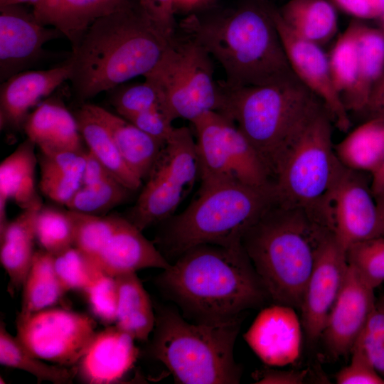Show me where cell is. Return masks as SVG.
Segmentation results:
<instances>
[{"label":"cell","instance_id":"23","mask_svg":"<svg viewBox=\"0 0 384 384\" xmlns=\"http://www.w3.org/2000/svg\"><path fill=\"white\" fill-rule=\"evenodd\" d=\"M132 3V0H42L32 11L40 23L58 29L73 48L95 21Z\"/></svg>","mask_w":384,"mask_h":384},{"label":"cell","instance_id":"14","mask_svg":"<svg viewBox=\"0 0 384 384\" xmlns=\"http://www.w3.org/2000/svg\"><path fill=\"white\" fill-rule=\"evenodd\" d=\"M267 8L292 71L321 100L336 127L341 132L348 131L351 120L341 94L334 86L328 56L320 45L295 34L282 21L278 10Z\"/></svg>","mask_w":384,"mask_h":384},{"label":"cell","instance_id":"51","mask_svg":"<svg viewBox=\"0 0 384 384\" xmlns=\"http://www.w3.org/2000/svg\"><path fill=\"white\" fill-rule=\"evenodd\" d=\"M210 0H174V8L177 12L190 13L203 6Z\"/></svg>","mask_w":384,"mask_h":384},{"label":"cell","instance_id":"25","mask_svg":"<svg viewBox=\"0 0 384 384\" xmlns=\"http://www.w3.org/2000/svg\"><path fill=\"white\" fill-rule=\"evenodd\" d=\"M87 153V148L84 151H39L41 193L53 202L66 206L82 186Z\"/></svg>","mask_w":384,"mask_h":384},{"label":"cell","instance_id":"39","mask_svg":"<svg viewBox=\"0 0 384 384\" xmlns=\"http://www.w3.org/2000/svg\"><path fill=\"white\" fill-rule=\"evenodd\" d=\"M70 211L74 225V246L98 262L113 232L115 215H95Z\"/></svg>","mask_w":384,"mask_h":384},{"label":"cell","instance_id":"41","mask_svg":"<svg viewBox=\"0 0 384 384\" xmlns=\"http://www.w3.org/2000/svg\"><path fill=\"white\" fill-rule=\"evenodd\" d=\"M117 87L112 90L114 92L110 102L118 114L124 119L151 109L163 110L159 90L146 79L142 83L121 85Z\"/></svg>","mask_w":384,"mask_h":384},{"label":"cell","instance_id":"32","mask_svg":"<svg viewBox=\"0 0 384 384\" xmlns=\"http://www.w3.org/2000/svg\"><path fill=\"white\" fill-rule=\"evenodd\" d=\"M346 167L371 174L384 159V119H369L350 132L334 149Z\"/></svg>","mask_w":384,"mask_h":384},{"label":"cell","instance_id":"18","mask_svg":"<svg viewBox=\"0 0 384 384\" xmlns=\"http://www.w3.org/2000/svg\"><path fill=\"white\" fill-rule=\"evenodd\" d=\"M302 329L294 307L274 303L260 311L243 338L265 364L281 367L299 358Z\"/></svg>","mask_w":384,"mask_h":384},{"label":"cell","instance_id":"13","mask_svg":"<svg viewBox=\"0 0 384 384\" xmlns=\"http://www.w3.org/2000/svg\"><path fill=\"white\" fill-rule=\"evenodd\" d=\"M367 174L344 166L330 194L333 234L346 251L355 243L384 235Z\"/></svg>","mask_w":384,"mask_h":384},{"label":"cell","instance_id":"36","mask_svg":"<svg viewBox=\"0 0 384 384\" xmlns=\"http://www.w3.org/2000/svg\"><path fill=\"white\" fill-rule=\"evenodd\" d=\"M53 264L67 292H84L105 274L96 260L75 246L53 255Z\"/></svg>","mask_w":384,"mask_h":384},{"label":"cell","instance_id":"6","mask_svg":"<svg viewBox=\"0 0 384 384\" xmlns=\"http://www.w3.org/2000/svg\"><path fill=\"white\" fill-rule=\"evenodd\" d=\"M276 201L274 183L256 187L236 181L201 182L186 209L166 220L156 239L159 250L169 260L200 245L240 244L246 231Z\"/></svg>","mask_w":384,"mask_h":384},{"label":"cell","instance_id":"27","mask_svg":"<svg viewBox=\"0 0 384 384\" xmlns=\"http://www.w3.org/2000/svg\"><path fill=\"white\" fill-rule=\"evenodd\" d=\"M39 209H27L9 221L0 234V261L9 277L10 290L23 286L36 250V220Z\"/></svg>","mask_w":384,"mask_h":384},{"label":"cell","instance_id":"2","mask_svg":"<svg viewBox=\"0 0 384 384\" xmlns=\"http://www.w3.org/2000/svg\"><path fill=\"white\" fill-rule=\"evenodd\" d=\"M174 38L167 37L133 2L95 21L68 58L73 90L80 101L145 76Z\"/></svg>","mask_w":384,"mask_h":384},{"label":"cell","instance_id":"37","mask_svg":"<svg viewBox=\"0 0 384 384\" xmlns=\"http://www.w3.org/2000/svg\"><path fill=\"white\" fill-rule=\"evenodd\" d=\"M131 191L116 178H111L94 185L81 186L65 207L79 213L104 215L124 203Z\"/></svg>","mask_w":384,"mask_h":384},{"label":"cell","instance_id":"30","mask_svg":"<svg viewBox=\"0 0 384 384\" xmlns=\"http://www.w3.org/2000/svg\"><path fill=\"white\" fill-rule=\"evenodd\" d=\"M116 278L118 304L115 325L134 340L147 341L155 325V310L136 272Z\"/></svg>","mask_w":384,"mask_h":384},{"label":"cell","instance_id":"28","mask_svg":"<svg viewBox=\"0 0 384 384\" xmlns=\"http://www.w3.org/2000/svg\"><path fill=\"white\" fill-rule=\"evenodd\" d=\"M358 75L353 87L341 97L347 111L361 112L384 70V33L356 22Z\"/></svg>","mask_w":384,"mask_h":384},{"label":"cell","instance_id":"29","mask_svg":"<svg viewBox=\"0 0 384 384\" xmlns=\"http://www.w3.org/2000/svg\"><path fill=\"white\" fill-rule=\"evenodd\" d=\"M82 139L88 149L122 185L137 191L142 180L127 166L111 134L94 115L87 103L73 112Z\"/></svg>","mask_w":384,"mask_h":384},{"label":"cell","instance_id":"44","mask_svg":"<svg viewBox=\"0 0 384 384\" xmlns=\"http://www.w3.org/2000/svg\"><path fill=\"white\" fill-rule=\"evenodd\" d=\"M126 119L164 144L169 139L175 129L172 126L173 120L159 108L139 112Z\"/></svg>","mask_w":384,"mask_h":384},{"label":"cell","instance_id":"10","mask_svg":"<svg viewBox=\"0 0 384 384\" xmlns=\"http://www.w3.org/2000/svg\"><path fill=\"white\" fill-rule=\"evenodd\" d=\"M200 176L196 142L186 127L175 128L136 203L125 217L140 230L171 218Z\"/></svg>","mask_w":384,"mask_h":384},{"label":"cell","instance_id":"40","mask_svg":"<svg viewBox=\"0 0 384 384\" xmlns=\"http://www.w3.org/2000/svg\"><path fill=\"white\" fill-rule=\"evenodd\" d=\"M346 254L348 263L371 287L384 283V235L355 243Z\"/></svg>","mask_w":384,"mask_h":384},{"label":"cell","instance_id":"5","mask_svg":"<svg viewBox=\"0 0 384 384\" xmlns=\"http://www.w3.org/2000/svg\"><path fill=\"white\" fill-rule=\"evenodd\" d=\"M219 87V112L231 119L250 142L272 181L292 144L326 109L298 78L265 85Z\"/></svg>","mask_w":384,"mask_h":384},{"label":"cell","instance_id":"47","mask_svg":"<svg viewBox=\"0 0 384 384\" xmlns=\"http://www.w3.org/2000/svg\"><path fill=\"white\" fill-rule=\"evenodd\" d=\"M345 12L359 18H374L384 14L383 0H332Z\"/></svg>","mask_w":384,"mask_h":384},{"label":"cell","instance_id":"43","mask_svg":"<svg viewBox=\"0 0 384 384\" xmlns=\"http://www.w3.org/2000/svg\"><path fill=\"white\" fill-rule=\"evenodd\" d=\"M351 354L350 363L336 375L338 384H384V378L375 370L359 338Z\"/></svg>","mask_w":384,"mask_h":384},{"label":"cell","instance_id":"8","mask_svg":"<svg viewBox=\"0 0 384 384\" xmlns=\"http://www.w3.org/2000/svg\"><path fill=\"white\" fill-rule=\"evenodd\" d=\"M332 122L326 109L320 112L288 150L273 181L278 203L304 210L331 231L329 197L344 166L333 148Z\"/></svg>","mask_w":384,"mask_h":384},{"label":"cell","instance_id":"46","mask_svg":"<svg viewBox=\"0 0 384 384\" xmlns=\"http://www.w3.org/2000/svg\"><path fill=\"white\" fill-rule=\"evenodd\" d=\"M256 383L261 384H302L306 383L308 370H282L264 368L254 373Z\"/></svg>","mask_w":384,"mask_h":384},{"label":"cell","instance_id":"33","mask_svg":"<svg viewBox=\"0 0 384 384\" xmlns=\"http://www.w3.org/2000/svg\"><path fill=\"white\" fill-rule=\"evenodd\" d=\"M22 287L21 309L17 319L53 307L67 292L55 272L53 255L42 249L36 250Z\"/></svg>","mask_w":384,"mask_h":384},{"label":"cell","instance_id":"21","mask_svg":"<svg viewBox=\"0 0 384 384\" xmlns=\"http://www.w3.org/2000/svg\"><path fill=\"white\" fill-rule=\"evenodd\" d=\"M98 263L105 274L117 277L155 267L166 270L171 263L125 217L115 215L113 232Z\"/></svg>","mask_w":384,"mask_h":384},{"label":"cell","instance_id":"24","mask_svg":"<svg viewBox=\"0 0 384 384\" xmlns=\"http://www.w3.org/2000/svg\"><path fill=\"white\" fill-rule=\"evenodd\" d=\"M87 104L109 131L127 166L142 181L146 180L166 143L149 136L119 114L96 105Z\"/></svg>","mask_w":384,"mask_h":384},{"label":"cell","instance_id":"53","mask_svg":"<svg viewBox=\"0 0 384 384\" xmlns=\"http://www.w3.org/2000/svg\"><path fill=\"white\" fill-rule=\"evenodd\" d=\"M374 197L375 199L378 213L384 228V191Z\"/></svg>","mask_w":384,"mask_h":384},{"label":"cell","instance_id":"49","mask_svg":"<svg viewBox=\"0 0 384 384\" xmlns=\"http://www.w3.org/2000/svg\"><path fill=\"white\" fill-rule=\"evenodd\" d=\"M368 119H384V70L375 84L365 109Z\"/></svg>","mask_w":384,"mask_h":384},{"label":"cell","instance_id":"31","mask_svg":"<svg viewBox=\"0 0 384 384\" xmlns=\"http://www.w3.org/2000/svg\"><path fill=\"white\" fill-rule=\"evenodd\" d=\"M278 12L295 34L319 45L330 41L338 30L336 11L327 0H289Z\"/></svg>","mask_w":384,"mask_h":384},{"label":"cell","instance_id":"15","mask_svg":"<svg viewBox=\"0 0 384 384\" xmlns=\"http://www.w3.org/2000/svg\"><path fill=\"white\" fill-rule=\"evenodd\" d=\"M348 262L333 233L321 245L300 306L303 330L309 343L321 338L327 317L342 287Z\"/></svg>","mask_w":384,"mask_h":384},{"label":"cell","instance_id":"50","mask_svg":"<svg viewBox=\"0 0 384 384\" xmlns=\"http://www.w3.org/2000/svg\"><path fill=\"white\" fill-rule=\"evenodd\" d=\"M370 187L374 196L384 191V159L371 174Z\"/></svg>","mask_w":384,"mask_h":384},{"label":"cell","instance_id":"12","mask_svg":"<svg viewBox=\"0 0 384 384\" xmlns=\"http://www.w3.org/2000/svg\"><path fill=\"white\" fill-rule=\"evenodd\" d=\"M90 316L60 308H48L16 319V337L40 359L76 366L97 331Z\"/></svg>","mask_w":384,"mask_h":384},{"label":"cell","instance_id":"16","mask_svg":"<svg viewBox=\"0 0 384 384\" xmlns=\"http://www.w3.org/2000/svg\"><path fill=\"white\" fill-rule=\"evenodd\" d=\"M63 36L40 23L21 5L0 6V79L3 82L26 69L44 54L43 46Z\"/></svg>","mask_w":384,"mask_h":384},{"label":"cell","instance_id":"17","mask_svg":"<svg viewBox=\"0 0 384 384\" xmlns=\"http://www.w3.org/2000/svg\"><path fill=\"white\" fill-rule=\"evenodd\" d=\"M375 300L374 289L348 263L342 287L321 336L333 357L351 353Z\"/></svg>","mask_w":384,"mask_h":384},{"label":"cell","instance_id":"4","mask_svg":"<svg viewBox=\"0 0 384 384\" xmlns=\"http://www.w3.org/2000/svg\"><path fill=\"white\" fill-rule=\"evenodd\" d=\"M331 233L304 210L277 201L246 231L242 244L270 299L300 309L319 249Z\"/></svg>","mask_w":384,"mask_h":384},{"label":"cell","instance_id":"9","mask_svg":"<svg viewBox=\"0 0 384 384\" xmlns=\"http://www.w3.org/2000/svg\"><path fill=\"white\" fill-rule=\"evenodd\" d=\"M212 58L187 37L171 41L164 55L144 78L160 92L163 110L174 121L193 122L206 112H219L220 90L213 80Z\"/></svg>","mask_w":384,"mask_h":384},{"label":"cell","instance_id":"20","mask_svg":"<svg viewBox=\"0 0 384 384\" xmlns=\"http://www.w3.org/2000/svg\"><path fill=\"white\" fill-rule=\"evenodd\" d=\"M139 355L134 339L116 325L97 332L77 365V375L90 384L121 380L134 366Z\"/></svg>","mask_w":384,"mask_h":384},{"label":"cell","instance_id":"11","mask_svg":"<svg viewBox=\"0 0 384 384\" xmlns=\"http://www.w3.org/2000/svg\"><path fill=\"white\" fill-rule=\"evenodd\" d=\"M191 123L197 136L201 182L236 181L256 187L271 184L262 161L231 119L211 111Z\"/></svg>","mask_w":384,"mask_h":384},{"label":"cell","instance_id":"35","mask_svg":"<svg viewBox=\"0 0 384 384\" xmlns=\"http://www.w3.org/2000/svg\"><path fill=\"white\" fill-rule=\"evenodd\" d=\"M36 238L41 249L53 255L74 246V225L70 210L43 205L37 213Z\"/></svg>","mask_w":384,"mask_h":384},{"label":"cell","instance_id":"52","mask_svg":"<svg viewBox=\"0 0 384 384\" xmlns=\"http://www.w3.org/2000/svg\"><path fill=\"white\" fill-rule=\"evenodd\" d=\"M42 0H0V6L21 5L28 4L32 5L33 7L38 5Z\"/></svg>","mask_w":384,"mask_h":384},{"label":"cell","instance_id":"48","mask_svg":"<svg viewBox=\"0 0 384 384\" xmlns=\"http://www.w3.org/2000/svg\"><path fill=\"white\" fill-rule=\"evenodd\" d=\"M111 178L114 177L87 149L86 164L82 179V186L94 185Z\"/></svg>","mask_w":384,"mask_h":384},{"label":"cell","instance_id":"22","mask_svg":"<svg viewBox=\"0 0 384 384\" xmlns=\"http://www.w3.org/2000/svg\"><path fill=\"white\" fill-rule=\"evenodd\" d=\"M23 130L39 151L87 149L74 114L58 97L39 103L27 117Z\"/></svg>","mask_w":384,"mask_h":384},{"label":"cell","instance_id":"42","mask_svg":"<svg viewBox=\"0 0 384 384\" xmlns=\"http://www.w3.org/2000/svg\"><path fill=\"white\" fill-rule=\"evenodd\" d=\"M82 292L95 319L107 326L115 324L118 289L114 277L104 274Z\"/></svg>","mask_w":384,"mask_h":384},{"label":"cell","instance_id":"45","mask_svg":"<svg viewBox=\"0 0 384 384\" xmlns=\"http://www.w3.org/2000/svg\"><path fill=\"white\" fill-rule=\"evenodd\" d=\"M139 7L169 38H174V0H136Z\"/></svg>","mask_w":384,"mask_h":384},{"label":"cell","instance_id":"7","mask_svg":"<svg viewBox=\"0 0 384 384\" xmlns=\"http://www.w3.org/2000/svg\"><path fill=\"white\" fill-rule=\"evenodd\" d=\"M149 346L175 380L183 384H237L242 369L234 358L242 319L217 324L190 323L174 307L154 306Z\"/></svg>","mask_w":384,"mask_h":384},{"label":"cell","instance_id":"19","mask_svg":"<svg viewBox=\"0 0 384 384\" xmlns=\"http://www.w3.org/2000/svg\"><path fill=\"white\" fill-rule=\"evenodd\" d=\"M71 67L68 59L47 70H24L1 82L0 87V127L1 130H23L33 107L69 80Z\"/></svg>","mask_w":384,"mask_h":384},{"label":"cell","instance_id":"54","mask_svg":"<svg viewBox=\"0 0 384 384\" xmlns=\"http://www.w3.org/2000/svg\"><path fill=\"white\" fill-rule=\"evenodd\" d=\"M382 19H383V33H384V14L382 15Z\"/></svg>","mask_w":384,"mask_h":384},{"label":"cell","instance_id":"38","mask_svg":"<svg viewBox=\"0 0 384 384\" xmlns=\"http://www.w3.org/2000/svg\"><path fill=\"white\" fill-rule=\"evenodd\" d=\"M328 58L334 86L342 97L353 87L358 75L356 21L338 37Z\"/></svg>","mask_w":384,"mask_h":384},{"label":"cell","instance_id":"26","mask_svg":"<svg viewBox=\"0 0 384 384\" xmlns=\"http://www.w3.org/2000/svg\"><path fill=\"white\" fill-rule=\"evenodd\" d=\"M36 144L26 138L0 165V199L14 201L23 210L43 204L36 183Z\"/></svg>","mask_w":384,"mask_h":384},{"label":"cell","instance_id":"34","mask_svg":"<svg viewBox=\"0 0 384 384\" xmlns=\"http://www.w3.org/2000/svg\"><path fill=\"white\" fill-rule=\"evenodd\" d=\"M0 363L31 374L38 383L43 381L55 384L68 383L77 375V366L70 368L47 364L33 355L16 336H14L7 331L2 320L0 324Z\"/></svg>","mask_w":384,"mask_h":384},{"label":"cell","instance_id":"1","mask_svg":"<svg viewBox=\"0 0 384 384\" xmlns=\"http://www.w3.org/2000/svg\"><path fill=\"white\" fill-rule=\"evenodd\" d=\"M156 284L185 318L199 324L242 319L270 299L242 243L195 246L163 270Z\"/></svg>","mask_w":384,"mask_h":384},{"label":"cell","instance_id":"3","mask_svg":"<svg viewBox=\"0 0 384 384\" xmlns=\"http://www.w3.org/2000/svg\"><path fill=\"white\" fill-rule=\"evenodd\" d=\"M223 68L227 88L298 78L292 71L267 6L245 5L208 18L189 15L181 24Z\"/></svg>","mask_w":384,"mask_h":384}]
</instances>
